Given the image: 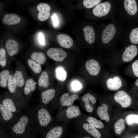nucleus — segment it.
Listing matches in <instances>:
<instances>
[{"label":"nucleus","instance_id":"49530a36","mask_svg":"<svg viewBox=\"0 0 138 138\" xmlns=\"http://www.w3.org/2000/svg\"><path fill=\"white\" fill-rule=\"evenodd\" d=\"M83 138H91L90 137H84Z\"/></svg>","mask_w":138,"mask_h":138},{"label":"nucleus","instance_id":"f704fd0d","mask_svg":"<svg viewBox=\"0 0 138 138\" xmlns=\"http://www.w3.org/2000/svg\"><path fill=\"white\" fill-rule=\"evenodd\" d=\"M114 131L116 134L118 135L121 134L125 128L124 119L121 118L118 120L114 123Z\"/></svg>","mask_w":138,"mask_h":138},{"label":"nucleus","instance_id":"c756f323","mask_svg":"<svg viewBox=\"0 0 138 138\" xmlns=\"http://www.w3.org/2000/svg\"><path fill=\"white\" fill-rule=\"evenodd\" d=\"M11 73L8 69H4L0 72V86L3 88H7L9 76Z\"/></svg>","mask_w":138,"mask_h":138},{"label":"nucleus","instance_id":"79ce46f5","mask_svg":"<svg viewBox=\"0 0 138 138\" xmlns=\"http://www.w3.org/2000/svg\"><path fill=\"white\" fill-rule=\"evenodd\" d=\"M39 41L40 44L43 45H45L44 36L43 34L41 33H40L39 34Z\"/></svg>","mask_w":138,"mask_h":138},{"label":"nucleus","instance_id":"c03bdc74","mask_svg":"<svg viewBox=\"0 0 138 138\" xmlns=\"http://www.w3.org/2000/svg\"><path fill=\"white\" fill-rule=\"evenodd\" d=\"M5 138H13L10 134L8 133H7Z\"/></svg>","mask_w":138,"mask_h":138},{"label":"nucleus","instance_id":"0eeeda50","mask_svg":"<svg viewBox=\"0 0 138 138\" xmlns=\"http://www.w3.org/2000/svg\"><path fill=\"white\" fill-rule=\"evenodd\" d=\"M103 84L108 90L112 91L120 89L126 84L123 77L114 69L106 71L103 74Z\"/></svg>","mask_w":138,"mask_h":138},{"label":"nucleus","instance_id":"72a5a7b5","mask_svg":"<svg viewBox=\"0 0 138 138\" xmlns=\"http://www.w3.org/2000/svg\"><path fill=\"white\" fill-rule=\"evenodd\" d=\"M55 74L56 78L60 81L65 80L67 76V73L66 70L61 66H59L56 68L55 70Z\"/></svg>","mask_w":138,"mask_h":138},{"label":"nucleus","instance_id":"bb28decb","mask_svg":"<svg viewBox=\"0 0 138 138\" xmlns=\"http://www.w3.org/2000/svg\"><path fill=\"white\" fill-rule=\"evenodd\" d=\"M3 22L7 25H13L19 23L21 19L17 15L14 13L7 14L4 15L3 19Z\"/></svg>","mask_w":138,"mask_h":138},{"label":"nucleus","instance_id":"f03ea898","mask_svg":"<svg viewBox=\"0 0 138 138\" xmlns=\"http://www.w3.org/2000/svg\"><path fill=\"white\" fill-rule=\"evenodd\" d=\"M117 20L122 26L133 25L138 23V0H120L116 15Z\"/></svg>","mask_w":138,"mask_h":138},{"label":"nucleus","instance_id":"de8ad7c7","mask_svg":"<svg viewBox=\"0 0 138 138\" xmlns=\"http://www.w3.org/2000/svg\"><path fill=\"white\" fill-rule=\"evenodd\" d=\"M134 138H138V136H136L134 137Z\"/></svg>","mask_w":138,"mask_h":138},{"label":"nucleus","instance_id":"f8f14e48","mask_svg":"<svg viewBox=\"0 0 138 138\" xmlns=\"http://www.w3.org/2000/svg\"><path fill=\"white\" fill-rule=\"evenodd\" d=\"M113 99L116 102L123 108L129 107L132 101L130 95L126 91L123 90H118L114 94Z\"/></svg>","mask_w":138,"mask_h":138},{"label":"nucleus","instance_id":"6e6552de","mask_svg":"<svg viewBox=\"0 0 138 138\" xmlns=\"http://www.w3.org/2000/svg\"><path fill=\"white\" fill-rule=\"evenodd\" d=\"M0 102L7 109L17 114L20 113L21 110L27 104L5 91L0 96Z\"/></svg>","mask_w":138,"mask_h":138},{"label":"nucleus","instance_id":"dca6fc26","mask_svg":"<svg viewBox=\"0 0 138 138\" xmlns=\"http://www.w3.org/2000/svg\"><path fill=\"white\" fill-rule=\"evenodd\" d=\"M36 88V84L33 78H28L26 81L24 88L23 94L28 102Z\"/></svg>","mask_w":138,"mask_h":138},{"label":"nucleus","instance_id":"c9c22d12","mask_svg":"<svg viewBox=\"0 0 138 138\" xmlns=\"http://www.w3.org/2000/svg\"><path fill=\"white\" fill-rule=\"evenodd\" d=\"M87 121L89 124L95 128L101 129L104 126L103 123L100 120H98L95 118L89 117L87 119Z\"/></svg>","mask_w":138,"mask_h":138},{"label":"nucleus","instance_id":"f257e3e1","mask_svg":"<svg viewBox=\"0 0 138 138\" xmlns=\"http://www.w3.org/2000/svg\"><path fill=\"white\" fill-rule=\"evenodd\" d=\"M123 26L117 20L110 21L102 26L99 36L101 49L108 53L117 50V45L120 42L123 33Z\"/></svg>","mask_w":138,"mask_h":138},{"label":"nucleus","instance_id":"393cba45","mask_svg":"<svg viewBox=\"0 0 138 138\" xmlns=\"http://www.w3.org/2000/svg\"><path fill=\"white\" fill-rule=\"evenodd\" d=\"M78 95L76 94H74L69 96L67 93L63 94L61 97L60 102L62 106H70L73 103L74 101L78 98Z\"/></svg>","mask_w":138,"mask_h":138},{"label":"nucleus","instance_id":"58836bf2","mask_svg":"<svg viewBox=\"0 0 138 138\" xmlns=\"http://www.w3.org/2000/svg\"><path fill=\"white\" fill-rule=\"evenodd\" d=\"M102 1L101 0H84L83 4L86 8H90L94 7Z\"/></svg>","mask_w":138,"mask_h":138},{"label":"nucleus","instance_id":"cd10ccee","mask_svg":"<svg viewBox=\"0 0 138 138\" xmlns=\"http://www.w3.org/2000/svg\"><path fill=\"white\" fill-rule=\"evenodd\" d=\"M124 73L128 75L131 73L135 77L138 78V59L135 60L125 68Z\"/></svg>","mask_w":138,"mask_h":138},{"label":"nucleus","instance_id":"9b49d317","mask_svg":"<svg viewBox=\"0 0 138 138\" xmlns=\"http://www.w3.org/2000/svg\"><path fill=\"white\" fill-rule=\"evenodd\" d=\"M7 88L9 92L12 96L22 101L26 104L28 102L19 88L15 83L13 78V74L10 73L8 80Z\"/></svg>","mask_w":138,"mask_h":138},{"label":"nucleus","instance_id":"a211bd4d","mask_svg":"<svg viewBox=\"0 0 138 138\" xmlns=\"http://www.w3.org/2000/svg\"><path fill=\"white\" fill-rule=\"evenodd\" d=\"M84 36L86 41L89 44H92L96 40V34L93 26L87 25L83 28Z\"/></svg>","mask_w":138,"mask_h":138},{"label":"nucleus","instance_id":"ea45409f","mask_svg":"<svg viewBox=\"0 0 138 138\" xmlns=\"http://www.w3.org/2000/svg\"><path fill=\"white\" fill-rule=\"evenodd\" d=\"M71 87L73 90L76 91L80 90L81 88L82 85L79 81L74 80L72 82Z\"/></svg>","mask_w":138,"mask_h":138},{"label":"nucleus","instance_id":"5701e85b","mask_svg":"<svg viewBox=\"0 0 138 138\" xmlns=\"http://www.w3.org/2000/svg\"><path fill=\"white\" fill-rule=\"evenodd\" d=\"M63 133V129L60 126H55L47 132L43 133L40 138H60Z\"/></svg>","mask_w":138,"mask_h":138},{"label":"nucleus","instance_id":"4be33fe9","mask_svg":"<svg viewBox=\"0 0 138 138\" xmlns=\"http://www.w3.org/2000/svg\"><path fill=\"white\" fill-rule=\"evenodd\" d=\"M55 93V89L53 88L49 89L42 91L40 104L44 105L48 103L54 98Z\"/></svg>","mask_w":138,"mask_h":138},{"label":"nucleus","instance_id":"20e7f679","mask_svg":"<svg viewBox=\"0 0 138 138\" xmlns=\"http://www.w3.org/2000/svg\"><path fill=\"white\" fill-rule=\"evenodd\" d=\"M138 53V46L129 45L109 53L106 61L112 69H114L124 63L131 61Z\"/></svg>","mask_w":138,"mask_h":138},{"label":"nucleus","instance_id":"7ed1b4c3","mask_svg":"<svg viewBox=\"0 0 138 138\" xmlns=\"http://www.w3.org/2000/svg\"><path fill=\"white\" fill-rule=\"evenodd\" d=\"M31 120V131L35 135L42 134L49 124L51 116L44 105H39L30 108L28 112Z\"/></svg>","mask_w":138,"mask_h":138},{"label":"nucleus","instance_id":"aec40b11","mask_svg":"<svg viewBox=\"0 0 138 138\" xmlns=\"http://www.w3.org/2000/svg\"><path fill=\"white\" fill-rule=\"evenodd\" d=\"M38 89L40 91H42L43 89L48 87L49 84V77L46 71L42 72L39 75L37 80Z\"/></svg>","mask_w":138,"mask_h":138},{"label":"nucleus","instance_id":"473e14b6","mask_svg":"<svg viewBox=\"0 0 138 138\" xmlns=\"http://www.w3.org/2000/svg\"><path fill=\"white\" fill-rule=\"evenodd\" d=\"M31 58L41 65L43 64L46 60V57L42 52H34L31 55Z\"/></svg>","mask_w":138,"mask_h":138},{"label":"nucleus","instance_id":"6ab92c4d","mask_svg":"<svg viewBox=\"0 0 138 138\" xmlns=\"http://www.w3.org/2000/svg\"><path fill=\"white\" fill-rule=\"evenodd\" d=\"M56 39L59 44L63 48L69 49L73 45V42L72 39L68 35L64 34L57 35Z\"/></svg>","mask_w":138,"mask_h":138},{"label":"nucleus","instance_id":"ddd939ff","mask_svg":"<svg viewBox=\"0 0 138 138\" xmlns=\"http://www.w3.org/2000/svg\"><path fill=\"white\" fill-rule=\"evenodd\" d=\"M14 113L6 108L0 103V124L3 126H7L13 121L19 114Z\"/></svg>","mask_w":138,"mask_h":138},{"label":"nucleus","instance_id":"c85d7f7f","mask_svg":"<svg viewBox=\"0 0 138 138\" xmlns=\"http://www.w3.org/2000/svg\"><path fill=\"white\" fill-rule=\"evenodd\" d=\"M27 63L33 73L36 75L40 74L42 71L41 65L30 58L27 60Z\"/></svg>","mask_w":138,"mask_h":138},{"label":"nucleus","instance_id":"b1692460","mask_svg":"<svg viewBox=\"0 0 138 138\" xmlns=\"http://www.w3.org/2000/svg\"><path fill=\"white\" fill-rule=\"evenodd\" d=\"M82 99L85 102V107L86 111L89 112H92L93 110V105L96 101V98L90 93H88L83 96Z\"/></svg>","mask_w":138,"mask_h":138},{"label":"nucleus","instance_id":"2f4dec72","mask_svg":"<svg viewBox=\"0 0 138 138\" xmlns=\"http://www.w3.org/2000/svg\"><path fill=\"white\" fill-rule=\"evenodd\" d=\"M80 113V110L78 106H72L69 107L66 111L67 117L72 119L78 116Z\"/></svg>","mask_w":138,"mask_h":138},{"label":"nucleus","instance_id":"a18cd8bd","mask_svg":"<svg viewBox=\"0 0 138 138\" xmlns=\"http://www.w3.org/2000/svg\"><path fill=\"white\" fill-rule=\"evenodd\" d=\"M134 84L135 86L138 88V79L136 80Z\"/></svg>","mask_w":138,"mask_h":138},{"label":"nucleus","instance_id":"7c9ffc66","mask_svg":"<svg viewBox=\"0 0 138 138\" xmlns=\"http://www.w3.org/2000/svg\"><path fill=\"white\" fill-rule=\"evenodd\" d=\"M84 129L96 138H100L101 136L100 133L95 127L87 123L83 125Z\"/></svg>","mask_w":138,"mask_h":138},{"label":"nucleus","instance_id":"e433bc0d","mask_svg":"<svg viewBox=\"0 0 138 138\" xmlns=\"http://www.w3.org/2000/svg\"><path fill=\"white\" fill-rule=\"evenodd\" d=\"M125 120L126 123L129 125L134 123L138 124V114H129L126 117Z\"/></svg>","mask_w":138,"mask_h":138},{"label":"nucleus","instance_id":"a878e982","mask_svg":"<svg viewBox=\"0 0 138 138\" xmlns=\"http://www.w3.org/2000/svg\"><path fill=\"white\" fill-rule=\"evenodd\" d=\"M108 107L106 103H103L101 106H99L97 108V113L100 118L102 120L108 122L110 120V117L108 112Z\"/></svg>","mask_w":138,"mask_h":138},{"label":"nucleus","instance_id":"2eb2a0df","mask_svg":"<svg viewBox=\"0 0 138 138\" xmlns=\"http://www.w3.org/2000/svg\"><path fill=\"white\" fill-rule=\"evenodd\" d=\"M86 70L91 75L95 76L98 75L101 71V66L99 63L94 59H88L86 62Z\"/></svg>","mask_w":138,"mask_h":138},{"label":"nucleus","instance_id":"4c0bfd02","mask_svg":"<svg viewBox=\"0 0 138 138\" xmlns=\"http://www.w3.org/2000/svg\"><path fill=\"white\" fill-rule=\"evenodd\" d=\"M7 61L6 57V52L3 48L0 49V65L2 68H4L7 65Z\"/></svg>","mask_w":138,"mask_h":138},{"label":"nucleus","instance_id":"412c9836","mask_svg":"<svg viewBox=\"0 0 138 138\" xmlns=\"http://www.w3.org/2000/svg\"><path fill=\"white\" fill-rule=\"evenodd\" d=\"M5 47L8 55L12 57L15 55L19 51V45L15 40L10 39L6 41Z\"/></svg>","mask_w":138,"mask_h":138},{"label":"nucleus","instance_id":"39448f33","mask_svg":"<svg viewBox=\"0 0 138 138\" xmlns=\"http://www.w3.org/2000/svg\"><path fill=\"white\" fill-rule=\"evenodd\" d=\"M30 125V117L29 112L20 113L7 125V129L13 138H22L31 132Z\"/></svg>","mask_w":138,"mask_h":138},{"label":"nucleus","instance_id":"423d86ee","mask_svg":"<svg viewBox=\"0 0 138 138\" xmlns=\"http://www.w3.org/2000/svg\"><path fill=\"white\" fill-rule=\"evenodd\" d=\"M119 0H107L99 3L92 10L93 16L102 20H117L116 14Z\"/></svg>","mask_w":138,"mask_h":138},{"label":"nucleus","instance_id":"1a4fd4ad","mask_svg":"<svg viewBox=\"0 0 138 138\" xmlns=\"http://www.w3.org/2000/svg\"><path fill=\"white\" fill-rule=\"evenodd\" d=\"M120 42L123 47L131 44H138V24L123 27Z\"/></svg>","mask_w":138,"mask_h":138},{"label":"nucleus","instance_id":"9d476101","mask_svg":"<svg viewBox=\"0 0 138 138\" xmlns=\"http://www.w3.org/2000/svg\"><path fill=\"white\" fill-rule=\"evenodd\" d=\"M16 70L13 74L14 81L23 93L24 86L28 78L25 70L22 65H17Z\"/></svg>","mask_w":138,"mask_h":138},{"label":"nucleus","instance_id":"37998d69","mask_svg":"<svg viewBox=\"0 0 138 138\" xmlns=\"http://www.w3.org/2000/svg\"><path fill=\"white\" fill-rule=\"evenodd\" d=\"M22 138H37L36 136L31 132L27 134Z\"/></svg>","mask_w":138,"mask_h":138},{"label":"nucleus","instance_id":"a19ab883","mask_svg":"<svg viewBox=\"0 0 138 138\" xmlns=\"http://www.w3.org/2000/svg\"><path fill=\"white\" fill-rule=\"evenodd\" d=\"M51 18L54 26L55 27L57 26L59 24V20L56 15L54 14L52 16Z\"/></svg>","mask_w":138,"mask_h":138},{"label":"nucleus","instance_id":"4468645a","mask_svg":"<svg viewBox=\"0 0 138 138\" xmlns=\"http://www.w3.org/2000/svg\"><path fill=\"white\" fill-rule=\"evenodd\" d=\"M47 54L50 58L58 62L62 61L67 56L66 52L61 48H49L47 50Z\"/></svg>","mask_w":138,"mask_h":138},{"label":"nucleus","instance_id":"f3484780","mask_svg":"<svg viewBox=\"0 0 138 138\" xmlns=\"http://www.w3.org/2000/svg\"><path fill=\"white\" fill-rule=\"evenodd\" d=\"M37 10L39 12L38 15V18L40 21H44L49 17L51 8L48 4L45 3H40L37 6Z\"/></svg>","mask_w":138,"mask_h":138}]
</instances>
